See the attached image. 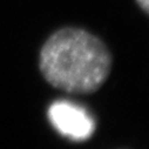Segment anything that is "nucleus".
<instances>
[{
  "instance_id": "f257e3e1",
  "label": "nucleus",
  "mask_w": 149,
  "mask_h": 149,
  "mask_svg": "<svg viewBox=\"0 0 149 149\" xmlns=\"http://www.w3.org/2000/svg\"><path fill=\"white\" fill-rule=\"evenodd\" d=\"M39 67L54 87L69 93H92L109 75L111 55L104 42L91 32L63 27L41 47Z\"/></svg>"
},
{
  "instance_id": "f03ea898",
  "label": "nucleus",
  "mask_w": 149,
  "mask_h": 149,
  "mask_svg": "<svg viewBox=\"0 0 149 149\" xmlns=\"http://www.w3.org/2000/svg\"><path fill=\"white\" fill-rule=\"evenodd\" d=\"M48 119L53 127L63 136L84 141L94 133V119L79 104L68 101H58L49 106Z\"/></svg>"
},
{
  "instance_id": "7ed1b4c3",
  "label": "nucleus",
  "mask_w": 149,
  "mask_h": 149,
  "mask_svg": "<svg viewBox=\"0 0 149 149\" xmlns=\"http://www.w3.org/2000/svg\"><path fill=\"white\" fill-rule=\"evenodd\" d=\"M135 1L146 14H149V0H135Z\"/></svg>"
}]
</instances>
